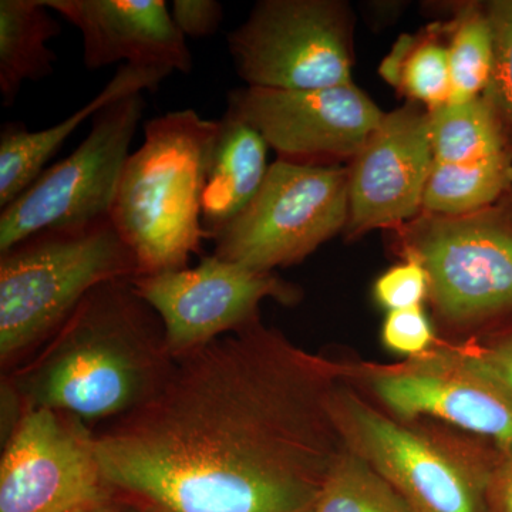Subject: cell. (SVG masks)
<instances>
[{
  "label": "cell",
  "mask_w": 512,
  "mask_h": 512,
  "mask_svg": "<svg viewBox=\"0 0 512 512\" xmlns=\"http://www.w3.org/2000/svg\"><path fill=\"white\" fill-rule=\"evenodd\" d=\"M345 379L396 419L430 420L512 448V393L466 346L436 343L403 362H343Z\"/></svg>",
  "instance_id": "ba28073f"
},
{
  "label": "cell",
  "mask_w": 512,
  "mask_h": 512,
  "mask_svg": "<svg viewBox=\"0 0 512 512\" xmlns=\"http://www.w3.org/2000/svg\"><path fill=\"white\" fill-rule=\"evenodd\" d=\"M373 293L389 312L414 308L429 296V278L419 262L406 258L377 279Z\"/></svg>",
  "instance_id": "d4e9b609"
},
{
  "label": "cell",
  "mask_w": 512,
  "mask_h": 512,
  "mask_svg": "<svg viewBox=\"0 0 512 512\" xmlns=\"http://www.w3.org/2000/svg\"><path fill=\"white\" fill-rule=\"evenodd\" d=\"M343 362L256 320L174 359L158 392L96 434L104 476L146 512H313L345 443Z\"/></svg>",
  "instance_id": "6da1fadb"
},
{
  "label": "cell",
  "mask_w": 512,
  "mask_h": 512,
  "mask_svg": "<svg viewBox=\"0 0 512 512\" xmlns=\"http://www.w3.org/2000/svg\"><path fill=\"white\" fill-rule=\"evenodd\" d=\"M218 120L195 110L147 121L144 143L121 173L110 220L133 252L138 275L188 268L210 235L201 200Z\"/></svg>",
  "instance_id": "3957f363"
},
{
  "label": "cell",
  "mask_w": 512,
  "mask_h": 512,
  "mask_svg": "<svg viewBox=\"0 0 512 512\" xmlns=\"http://www.w3.org/2000/svg\"><path fill=\"white\" fill-rule=\"evenodd\" d=\"M97 512H146L141 510L140 507L130 503V501L124 500L120 495H117L114 500H111L109 504L104 505L101 510Z\"/></svg>",
  "instance_id": "f546056e"
},
{
  "label": "cell",
  "mask_w": 512,
  "mask_h": 512,
  "mask_svg": "<svg viewBox=\"0 0 512 512\" xmlns=\"http://www.w3.org/2000/svg\"><path fill=\"white\" fill-rule=\"evenodd\" d=\"M352 16L336 0H264L228 35L248 87L315 90L352 80Z\"/></svg>",
  "instance_id": "9c48e42d"
},
{
  "label": "cell",
  "mask_w": 512,
  "mask_h": 512,
  "mask_svg": "<svg viewBox=\"0 0 512 512\" xmlns=\"http://www.w3.org/2000/svg\"><path fill=\"white\" fill-rule=\"evenodd\" d=\"M343 443L376 470L414 512H488L487 487L501 450L430 420L384 412L343 377L330 397Z\"/></svg>",
  "instance_id": "277c9868"
},
{
  "label": "cell",
  "mask_w": 512,
  "mask_h": 512,
  "mask_svg": "<svg viewBox=\"0 0 512 512\" xmlns=\"http://www.w3.org/2000/svg\"><path fill=\"white\" fill-rule=\"evenodd\" d=\"M143 93L109 104L69 157L46 168L0 212V254L39 232L84 227L110 218L121 173L141 117Z\"/></svg>",
  "instance_id": "30bf717a"
},
{
  "label": "cell",
  "mask_w": 512,
  "mask_h": 512,
  "mask_svg": "<svg viewBox=\"0 0 512 512\" xmlns=\"http://www.w3.org/2000/svg\"><path fill=\"white\" fill-rule=\"evenodd\" d=\"M512 190V151L451 164L433 161L421 212L461 215L483 210Z\"/></svg>",
  "instance_id": "ffe728a7"
},
{
  "label": "cell",
  "mask_w": 512,
  "mask_h": 512,
  "mask_svg": "<svg viewBox=\"0 0 512 512\" xmlns=\"http://www.w3.org/2000/svg\"><path fill=\"white\" fill-rule=\"evenodd\" d=\"M173 73L157 67L121 64L113 79L93 100L66 120L46 130L30 131L22 124H5L0 131V208L16 200L46 170L55 156L84 121L93 119L114 101L143 92H154Z\"/></svg>",
  "instance_id": "2e32d148"
},
{
  "label": "cell",
  "mask_w": 512,
  "mask_h": 512,
  "mask_svg": "<svg viewBox=\"0 0 512 512\" xmlns=\"http://www.w3.org/2000/svg\"><path fill=\"white\" fill-rule=\"evenodd\" d=\"M134 291L161 320L170 355H188L259 320L265 299L292 305L301 291L274 272H258L212 254L194 266L137 275Z\"/></svg>",
  "instance_id": "7c38bea8"
},
{
  "label": "cell",
  "mask_w": 512,
  "mask_h": 512,
  "mask_svg": "<svg viewBox=\"0 0 512 512\" xmlns=\"http://www.w3.org/2000/svg\"><path fill=\"white\" fill-rule=\"evenodd\" d=\"M171 13L178 29L191 37L214 35L224 19L221 3L215 0H174Z\"/></svg>",
  "instance_id": "83f0119b"
},
{
  "label": "cell",
  "mask_w": 512,
  "mask_h": 512,
  "mask_svg": "<svg viewBox=\"0 0 512 512\" xmlns=\"http://www.w3.org/2000/svg\"><path fill=\"white\" fill-rule=\"evenodd\" d=\"M382 340L386 349L406 357L421 355L437 343L433 326L421 306L387 313Z\"/></svg>",
  "instance_id": "484cf974"
},
{
  "label": "cell",
  "mask_w": 512,
  "mask_h": 512,
  "mask_svg": "<svg viewBox=\"0 0 512 512\" xmlns=\"http://www.w3.org/2000/svg\"><path fill=\"white\" fill-rule=\"evenodd\" d=\"M313 512H414L376 470L356 454L339 458Z\"/></svg>",
  "instance_id": "603a6c76"
},
{
  "label": "cell",
  "mask_w": 512,
  "mask_h": 512,
  "mask_svg": "<svg viewBox=\"0 0 512 512\" xmlns=\"http://www.w3.org/2000/svg\"><path fill=\"white\" fill-rule=\"evenodd\" d=\"M488 512H512V448L501 451L487 487Z\"/></svg>",
  "instance_id": "f1b7e54d"
},
{
  "label": "cell",
  "mask_w": 512,
  "mask_h": 512,
  "mask_svg": "<svg viewBox=\"0 0 512 512\" xmlns=\"http://www.w3.org/2000/svg\"><path fill=\"white\" fill-rule=\"evenodd\" d=\"M80 30L84 66L114 63L191 73L184 33L164 0H43Z\"/></svg>",
  "instance_id": "9a60e30c"
},
{
  "label": "cell",
  "mask_w": 512,
  "mask_h": 512,
  "mask_svg": "<svg viewBox=\"0 0 512 512\" xmlns=\"http://www.w3.org/2000/svg\"><path fill=\"white\" fill-rule=\"evenodd\" d=\"M137 275L136 258L110 218L39 232L2 252V363L52 338L97 286Z\"/></svg>",
  "instance_id": "5b68a950"
},
{
  "label": "cell",
  "mask_w": 512,
  "mask_h": 512,
  "mask_svg": "<svg viewBox=\"0 0 512 512\" xmlns=\"http://www.w3.org/2000/svg\"><path fill=\"white\" fill-rule=\"evenodd\" d=\"M404 258L423 266L429 298L450 328L491 329L512 319V190L468 214L421 212L393 229Z\"/></svg>",
  "instance_id": "8992f818"
},
{
  "label": "cell",
  "mask_w": 512,
  "mask_h": 512,
  "mask_svg": "<svg viewBox=\"0 0 512 512\" xmlns=\"http://www.w3.org/2000/svg\"><path fill=\"white\" fill-rule=\"evenodd\" d=\"M131 279L94 288L8 379L23 410H55L89 426L120 419L158 392L174 357L160 318Z\"/></svg>",
  "instance_id": "7a4b0ae2"
},
{
  "label": "cell",
  "mask_w": 512,
  "mask_h": 512,
  "mask_svg": "<svg viewBox=\"0 0 512 512\" xmlns=\"http://www.w3.org/2000/svg\"><path fill=\"white\" fill-rule=\"evenodd\" d=\"M494 36V69L490 94L512 134V0L485 3Z\"/></svg>",
  "instance_id": "cb8c5ba5"
},
{
  "label": "cell",
  "mask_w": 512,
  "mask_h": 512,
  "mask_svg": "<svg viewBox=\"0 0 512 512\" xmlns=\"http://www.w3.org/2000/svg\"><path fill=\"white\" fill-rule=\"evenodd\" d=\"M59 22L43 0L0 2V94L13 106L25 82H39L55 72L56 55L47 42L60 35Z\"/></svg>",
  "instance_id": "ac0fdd59"
},
{
  "label": "cell",
  "mask_w": 512,
  "mask_h": 512,
  "mask_svg": "<svg viewBox=\"0 0 512 512\" xmlns=\"http://www.w3.org/2000/svg\"><path fill=\"white\" fill-rule=\"evenodd\" d=\"M349 168L276 160L261 190L214 235V255L258 272H274L308 258L345 232Z\"/></svg>",
  "instance_id": "52a82bcc"
},
{
  "label": "cell",
  "mask_w": 512,
  "mask_h": 512,
  "mask_svg": "<svg viewBox=\"0 0 512 512\" xmlns=\"http://www.w3.org/2000/svg\"><path fill=\"white\" fill-rule=\"evenodd\" d=\"M448 30L451 80L448 103H464L481 96L493 76L494 36L485 5L466 6Z\"/></svg>",
  "instance_id": "7402d4cb"
},
{
  "label": "cell",
  "mask_w": 512,
  "mask_h": 512,
  "mask_svg": "<svg viewBox=\"0 0 512 512\" xmlns=\"http://www.w3.org/2000/svg\"><path fill=\"white\" fill-rule=\"evenodd\" d=\"M380 73L387 82L427 110L450 101L451 80L448 47L430 30L426 36L399 40L382 63Z\"/></svg>",
  "instance_id": "44dd1931"
},
{
  "label": "cell",
  "mask_w": 512,
  "mask_h": 512,
  "mask_svg": "<svg viewBox=\"0 0 512 512\" xmlns=\"http://www.w3.org/2000/svg\"><path fill=\"white\" fill-rule=\"evenodd\" d=\"M429 110L410 103L384 113L349 165L346 237L396 229L421 214L433 167Z\"/></svg>",
  "instance_id": "5bb4252c"
},
{
  "label": "cell",
  "mask_w": 512,
  "mask_h": 512,
  "mask_svg": "<svg viewBox=\"0 0 512 512\" xmlns=\"http://www.w3.org/2000/svg\"><path fill=\"white\" fill-rule=\"evenodd\" d=\"M431 148L439 163H471L512 151V134L490 94L429 110Z\"/></svg>",
  "instance_id": "d6986e66"
},
{
  "label": "cell",
  "mask_w": 512,
  "mask_h": 512,
  "mask_svg": "<svg viewBox=\"0 0 512 512\" xmlns=\"http://www.w3.org/2000/svg\"><path fill=\"white\" fill-rule=\"evenodd\" d=\"M478 363L512 393V319L490 330L487 338L466 346Z\"/></svg>",
  "instance_id": "4316f807"
},
{
  "label": "cell",
  "mask_w": 512,
  "mask_h": 512,
  "mask_svg": "<svg viewBox=\"0 0 512 512\" xmlns=\"http://www.w3.org/2000/svg\"><path fill=\"white\" fill-rule=\"evenodd\" d=\"M116 497L87 424L55 410L23 412L0 461V512H97Z\"/></svg>",
  "instance_id": "8fae6325"
},
{
  "label": "cell",
  "mask_w": 512,
  "mask_h": 512,
  "mask_svg": "<svg viewBox=\"0 0 512 512\" xmlns=\"http://www.w3.org/2000/svg\"><path fill=\"white\" fill-rule=\"evenodd\" d=\"M228 111L261 133L279 160L335 165L359 153L384 113L355 83L315 90L244 87Z\"/></svg>",
  "instance_id": "4fadbf2b"
},
{
  "label": "cell",
  "mask_w": 512,
  "mask_h": 512,
  "mask_svg": "<svg viewBox=\"0 0 512 512\" xmlns=\"http://www.w3.org/2000/svg\"><path fill=\"white\" fill-rule=\"evenodd\" d=\"M268 148L261 133L231 111L218 120L201 200L210 239L254 201L271 167Z\"/></svg>",
  "instance_id": "e0dca14e"
}]
</instances>
